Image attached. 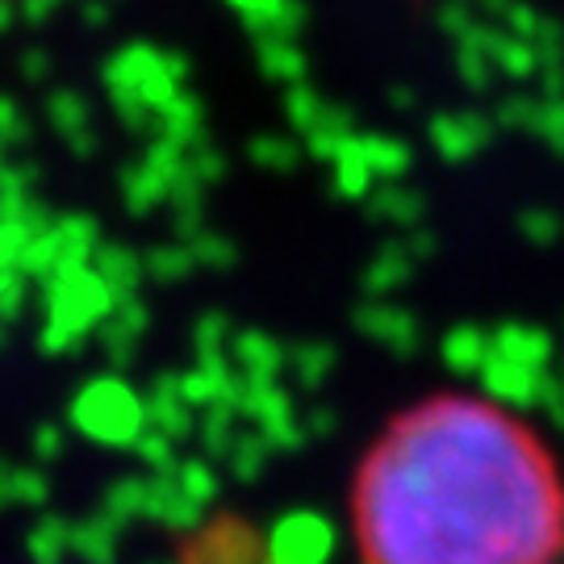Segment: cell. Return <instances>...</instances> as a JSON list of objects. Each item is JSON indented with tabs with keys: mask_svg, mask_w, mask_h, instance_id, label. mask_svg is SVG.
I'll use <instances>...</instances> for the list:
<instances>
[{
	"mask_svg": "<svg viewBox=\"0 0 564 564\" xmlns=\"http://www.w3.org/2000/svg\"><path fill=\"white\" fill-rule=\"evenodd\" d=\"M351 535L360 564H556L561 464L506 405L426 398L364 452Z\"/></svg>",
	"mask_w": 564,
	"mask_h": 564,
	"instance_id": "obj_1",
	"label": "cell"
}]
</instances>
